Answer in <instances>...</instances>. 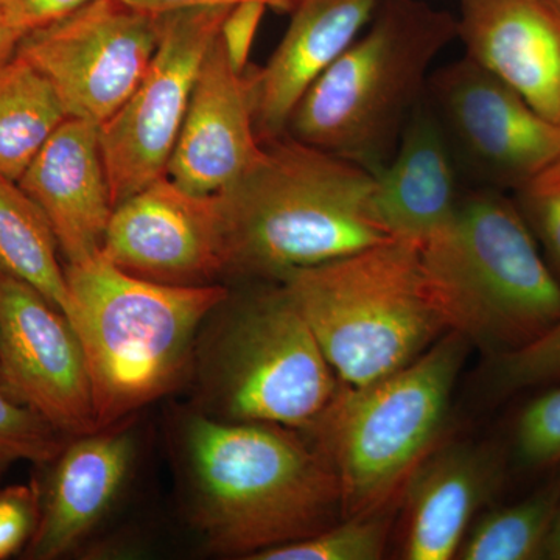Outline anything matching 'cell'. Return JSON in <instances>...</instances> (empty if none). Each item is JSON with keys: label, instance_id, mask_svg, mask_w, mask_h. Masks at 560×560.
Masks as SVG:
<instances>
[{"label": "cell", "instance_id": "6da1fadb", "mask_svg": "<svg viewBox=\"0 0 560 560\" xmlns=\"http://www.w3.org/2000/svg\"><path fill=\"white\" fill-rule=\"evenodd\" d=\"M183 442L191 518L212 551L250 559L345 517L337 471L300 430L198 412Z\"/></svg>", "mask_w": 560, "mask_h": 560}, {"label": "cell", "instance_id": "7a4b0ae2", "mask_svg": "<svg viewBox=\"0 0 560 560\" xmlns=\"http://www.w3.org/2000/svg\"><path fill=\"white\" fill-rule=\"evenodd\" d=\"M370 171L282 138L241 179L219 191L226 275L279 280L357 250L394 242L375 206Z\"/></svg>", "mask_w": 560, "mask_h": 560}, {"label": "cell", "instance_id": "3957f363", "mask_svg": "<svg viewBox=\"0 0 560 560\" xmlns=\"http://www.w3.org/2000/svg\"><path fill=\"white\" fill-rule=\"evenodd\" d=\"M69 320L90 372L95 427L121 425L186 378L198 330L230 300L220 283L175 287L119 270L102 254L65 267Z\"/></svg>", "mask_w": 560, "mask_h": 560}, {"label": "cell", "instance_id": "277c9868", "mask_svg": "<svg viewBox=\"0 0 560 560\" xmlns=\"http://www.w3.org/2000/svg\"><path fill=\"white\" fill-rule=\"evenodd\" d=\"M456 38L447 11L382 0L355 43L304 92L285 135L378 175L425 98L431 65Z\"/></svg>", "mask_w": 560, "mask_h": 560}, {"label": "cell", "instance_id": "5b68a950", "mask_svg": "<svg viewBox=\"0 0 560 560\" xmlns=\"http://www.w3.org/2000/svg\"><path fill=\"white\" fill-rule=\"evenodd\" d=\"M419 254L448 331L470 345L501 355L560 323V280L517 202L495 187L459 198Z\"/></svg>", "mask_w": 560, "mask_h": 560}, {"label": "cell", "instance_id": "8992f818", "mask_svg": "<svg viewBox=\"0 0 560 560\" xmlns=\"http://www.w3.org/2000/svg\"><path fill=\"white\" fill-rule=\"evenodd\" d=\"M290 294L346 388L386 377L445 331L416 243L357 250L276 280Z\"/></svg>", "mask_w": 560, "mask_h": 560}, {"label": "cell", "instance_id": "52a82bcc", "mask_svg": "<svg viewBox=\"0 0 560 560\" xmlns=\"http://www.w3.org/2000/svg\"><path fill=\"white\" fill-rule=\"evenodd\" d=\"M470 342L445 331L399 371L342 386L312 431L340 480L342 515L385 510L433 451Z\"/></svg>", "mask_w": 560, "mask_h": 560}, {"label": "cell", "instance_id": "ba28073f", "mask_svg": "<svg viewBox=\"0 0 560 560\" xmlns=\"http://www.w3.org/2000/svg\"><path fill=\"white\" fill-rule=\"evenodd\" d=\"M342 388L282 283L226 315L201 364L205 415L312 430Z\"/></svg>", "mask_w": 560, "mask_h": 560}, {"label": "cell", "instance_id": "9c48e42d", "mask_svg": "<svg viewBox=\"0 0 560 560\" xmlns=\"http://www.w3.org/2000/svg\"><path fill=\"white\" fill-rule=\"evenodd\" d=\"M231 7L160 14V40L130 98L101 127L114 206L167 175L202 61Z\"/></svg>", "mask_w": 560, "mask_h": 560}, {"label": "cell", "instance_id": "30bf717a", "mask_svg": "<svg viewBox=\"0 0 560 560\" xmlns=\"http://www.w3.org/2000/svg\"><path fill=\"white\" fill-rule=\"evenodd\" d=\"M158 40V14L125 0H91L25 35L16 54L50 81L66 116L102 127L145 75Z\"/></svg>", "mask_w": 560, "mask_h": 560}, {"label": "cell", "instance_id": "8fae6325", "mask_svg": "<svg viewBox=\"0 0 560 560\" xmlns=\"http://www.w3.org/2000/svg\"><path fill=\"white\" fill-rule=\"evenodd\" d=\"M425 101L455 161L489 187L518 190L560 161V125L470 58L431 73Z\"/></svg>", "mask_w": 560, "mask_h": 560}, {"label": "cell", "instance_id": "7c38bea8", "mask_svg": "<svg viewBox=\"0 0 560 560\" xmlns=\"http://www.w3.org/2000/svg\"><path fill=\"white\" fill-rule=\"evenodd\" d=\"M0 390L68 438L97 431L79 335L54 302L2 267Z\"/></svg>", "mask_w": 560, "mask_h": 560}, {"label": "cell", "instance_id": "4fadbf2b", "mask_svg": "<svg viewBox=\"0 0 560 560\" xmlns=\"http://www.w3.org/2000/svg\"><path fill=\"white\" fill-rule=\"evenodd\" d=\"M101 254L150 282L212 285L226 275L220 195L194 194L162 176L116 206Z\"/></svg>", "mask_w": 560, "mask_h": 560}, {"label": "cell", "instance_id": "5bb4252c", "mask_svg": "<svg viewBox=\"0 0 560 560\" xmlns=\"http://www.w3.org/2000/svg\"><path fill=\"white\" fill-rule=\"evenodd\" d=\"M254 86L256 66L235 70L219 35L202 61L168 162L167 175L183 189L219 194L260 160Z\"/></svg>", "mask_w": 560, "mask_h": 560}, {"label": "cell", "instance_id": "9a60e30c", "mask_svg": "<svg viewBox=\"0 0 560 560\" xmlns=\"http://www.w3.org/2000/svg\"><path fill=\"white\" fill-rule=\"evenodd\" d=\"M49 220L68 264L101 254L114 206L101 127L68 117L18 179Z\"/></svg>", "mask_w": 560, "mask_h": 560}, {"label": "cell", "instance_id": "2e32d148", "mask_svg": "<svg viewBox=\"0 0 560 560\" xmlns=\"http://www.w3.org/2000/svg\"><path fill=\"white\" fill-rule=\"evenodd\" d=\"M456 33L471 61L560 125V10L547 0H459Z\"/></svg>", "mask_w": 560, "mask_h": 560}, {"label": "cell", "instance_id": "e0dca14e", "mask_svg": "<svg viewBox=\"0 0 560 560\" xmlns=\"http://www.w3.org/2000/svg\"><path fill=\"white\" fill-rule=\"evenodd\" d=\"M135 441L120 425L72 438L50 464L40 489L38 525L24 555L54 560L69 555L105 517L127 481Z\"/></svg>", "mask_w": 560, "mask_h": 560}, {"label": "cell", "instance_id": "ac0fdd59", "mask_svg": "<svg viewBox=\"0 0 560 560\" xmlns=\"http://www.w3.org/2000/svg\"><path fill=\"white\" fill-rule=\"evenodd\" d=\"M382 0H293L285 35L256 68V130L261 143L285 136L308 86L370 25Z\"/></svg>", "mask_w": 560, "mask_h": 560}, {"label": "cell", "instance_id": "d6986e66", "mask_svg": "<svg viewBox=\"0 0 560 560\" xmlns=\"http://www.w3.org/2000/svg\"><path fill=\"white\" fill-rule=\"evenodd\" d=\"M503 463L493 448L453 445L427 456L407 482L404 558L451 560L471 518L499 490Z\"/></svg>", "mask_w": 560, "mask_h": 560}, {"label": "cell", "instance_id": "ffe728a7", "mask_svg": "<svg viewBox=\"0 0 560 560\" xmlns=\"http://www.w3.org/2000/svg\"><path fill=\"white\" fill-rule=\"evenodd\" d=\"M375 179L378 217L396 241L420 246L455 215V156L425 98L405 127L393 160Z\"/></svg>", "mask_w": 560, "mask_h": 560}, {"label": "cell", "instance_id": "44dd1931", "mask_svg": "<svg viewBox=\"0 0 560 560\" xmlns=\"http://www.w3.org/2000/svg\"><path fill=\"white\" fill-rule=\"evenodd\" d=\"M68 119L50 81L14 54L0 65V175L21 178L47 139Z\"/></svg>", "mask_w": 560, "mask_h": 560}, {"label": "cell", "instance_id": "7402d4cb", "mask_svg": "<svg viewBox=\"0 0 560 560\" xmlns=\"http://www.w3.org/2000/svg\"><path fill=\"white\" fill-rule=\"evenodd\" d=\"M49 220L18 180L0 175V267L35 287L66 316L72 301Z\"/></svg>", "mask_w": 560, "mask_h": 560}, {"label": "cell", "instance_id": "603a6c76", "mask_svg": "<svg viewBox=\"0 0 560 560\" xmlns=\"http://www.w3.org/2000/svg\"><path fill=\"white\" fill-rule=\"evenodd\" d=\"M560 499V486L534 493L512 506L489 512L464 537L463 560L545 559Z\"/></svg>", "mask_w": 560, "mask_h": 560}, {"label": "cell", "instance_id": "cb8c5ba5", "mask_svg": "<svg viewBox=\"0 0 560 560\" xmlns=\"http://www.w3.org/2000/svg\"><path fill=\"white\" fill-rule=\"evenodd\" d=\"M389 517L385 510L352 515L307 539L270 548L253 560H378L385 555Z\"/></svg>", "mask_w": 560, "mask_h": 560}, {"label": "cell", "instance_id": "d4e9b609", "mask_svg": "<svg viewBox=\"0 0 560 560\" xmlns=\"http://www.w3.org/2000/svg\"><path fill=\"white\" fill-rule=\"evenodd\" d=\"M72 438L0 390V467L27 460L47 466Z\"/></svg>", "mask_w": 560, "mask_h": 560}, {"label": "cell", "instance_id": "484cf974", "mask_svg": "<svg viewBox=\"0 0 560 560\" xmlns=\"http://www.w3.org/2000/svg\"><path fill=\"white\" fill-rule=\"evenodd\" d=\"M492 381L511 394L560 381V323L525 348L497 355Z\"/></svg>", "mask_w": 560, "mask_h": 560}, {"label": "cell", "instance_id": "4316f807", "mask_svg": "<svg viewBox=\"0 0 560 560\" xmlns=\"http://www.w3.org/2000/svg\"><path fill=\"white\" fill-rule=\"evenodd\" d=\"M518 209L560 280V161L515 190Z\"/></svg>", "mask_w": 560, "mask_h": 560}, {"label": "cell", "instance_id": "83f0119b", "mask_svg": "<svg viewBox=\"0 0 560 560\" xmlns=\"http://www.w3.org/2000/svg\"><path fill=\"white\" fill-rule=\"evenodd\" d=\"M518 456L529 466L560 460V386L530 401L515 431Z\"/></svg>", "mask_w": 560, "mask_h": 560}, {"label": "cell", "instance_id": "f1b7e54d", "mask_svg": "<svg viewBox=\"0 0 560 560\" xmlns=\"http://www.w3.org/2000/svg\"><path fill=\"white\" fill-rule=\"evenodd\" d=\"M39 482L0 489V560L27 547L38 525Z\"/></svg>", "mask_w": 560, "mask_h": 560}, {"label": "cell", "instance_id": "f546056e", "mask_svg": "<svg viewBox=\"0 0 560 560\" xmlns=\"http://www.w3.org/2000/svg\"><path fill=\"white\" fill-rule=\"evenodd\" d=\"M267 5L242 2L231 7L220 28V38L232 66L238 72L249 68V55Z\"/></svg>", "mask_w": 560, "mask_h": 560}, {"label": "cell", "instance_id": "4dcf8cb0", "mask_svg": "<svg viewBox=\"0 0 560 560\" xmlns=\"http://www.w3.org/2000/svg\"><path fill=\"white\" fill-rule=\"evenodd\" d=\"M88 2L91 0H9L3 16L28 35L69 16Z\"/></svg>", "mask_w": 560, "mask_h": 560}, {"label": "cell", "instance_id": "1f68e13d", "mask_svg": "<svg viewBox=\"0 0 560 560\" xmlns=\"http://www.w3.org/2000/svg\"><path fill=\"white\" fill-rule=\"evenodd\" d=\"M125 2L158 16L168 11L197 9V7H234L242 2H260L267 5V9L287 14L293 7V0H125Z\"/></svg>", "mask_w": 560, "mask_h": 560}, {"label": "cell", "instance_id": "d6a6232c", "mask_svg": "<svg viewBox=\"0 0 560 560\" xmlns=\"http://www.w3.org/2000/svg\"><path fill=\"white\" fill-rule=\"evenodd\" d=\"M24 36L25 33L14 27L3 14H0V65L9 61L10 58L16 54L18 47H20Z\"/></svg>", "mask_w": 560, "mask_h": 560}, {"label": "cell", "instance_id": "836d02e7", "mask_svg": "<svg viewBox=\"0 0 560 560\" xmlns=\"http://www.w3.org/2000/svg\"><path fill=\"white\" fill-rule=\"evenodd\" d=\"M545 559L560 560V499L558 511H556L555 522H552L550 537H548Z\"/></svg>", "mask_w": 560, "mask_h": 560}, {"label": "cell", "instance_id": "e575fe53", "mask_svg": "<svg viewBox=\"0 0 560 560\" xmlns=\"http://www.w3.org/2000/svg\"><path fill=\"white\" fill-rule=\"evenodd\" d=\"M7 5H9V0H0V14L5 13Z\"/></svg>", "mask_w": 560, "mask_h": 560}, {"label": "cell", "instance_id": "d590c367", "mask_svg": "<svg viewBox=\"0 0 560 560\" xmlns=\"http://www.w3.org/2000/svg\"><path fill=\"white\" fill-rule=\"evenodd\" d=\"M547 2H550L551 5H555L556 9L560 10V0H547Z\"/></svg>", "mask_w": 560, "mask_h": 560}, {"label": "cell", "instance_id": "8d00e7d4", "mask_svg": "<svg viewBox=\"0 0 560 560\" xmlns=\"http://www.w3.org/2000/svg\"><path fill=\"white\" fill-rule=\"evenodd\" d=\"M3 467H0V474H2Z\"/></svg>", "mask_w": 560, "mask_h": 560}]
</instances>
